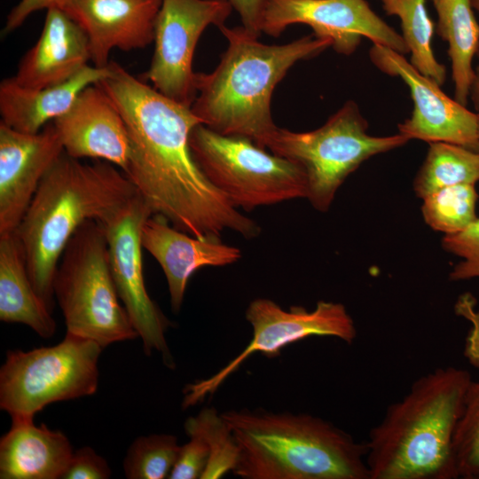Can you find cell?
Instances as JSON below:
<instances>
[{"instance_id":"obj_11","label":"cell","mask_w":479,"mask_h":479,"mask_svg":"<svg viewBox=\"0 0 479 479\" xmlns=\"http://www.w3.org/2000/svg\"><path fill=\"white\" fill-rule=\"evenodd\" d=\"M232 9L228 0H162L145 74L156 90L192 106L197 93L192 59L198 41L208 26L224 25Z\"/></svg>"},{"instance_id":"obj_30","label":"cell","mask_w":479,"mask_h":479,"mask_svg":"<svg viewBox=\"0 0 479 479\" xmlns=\"http://www.w3.org/2000/svg\"><path fill=\"white\" fill-rule=\"evenodd\" d=\"M443 247L461 258L450 272L452 281L479 278V217L462 232L444 235Z\"/></svg>"},{"instance_id":"obj_15","label":"cell","mask_w":479,"mask_h":479,"mask_svg":"<svg viewBox=\"0 0 479 479\" xmlns=\"http://www.w3.org/2000/svg\"><path fill=\"white\" fill-rule=\"evenodd\" d=\"M63 153L52 122L36 133L0 122V236L16 232L43 177Z\"/></svg>"},{"instance_id":"obj_18","label":"cell","mask_w":479,"mask_h":479,"mask_svg":"<svg viewBox=\"0 0 479 479\" xmlns=\"http://www.w3.org/2000/svg\"><path fill=\"white\" fill-rule=\"evenodd\" d=\"M142 245L165 274L171 309L176 313L182 307L187 284L195 271L205 266L232 264L241 258L240 249L224 244L221 236H192L159 215H151L145 222Z\"/></svg>"},{"instance_id":"obj_32","label":"cell","mask_w":479,"mask_h":479,"mask_svg":"<svg viewBox=\"0 0 479 479\" xmlns=\"http://www.w3.org/2000/svg\"><path fill=\"white\" fill-rule=\"evenodd\" d=\"M111 468L92 448L85 446L73 453L62 479H106Z\"/></svg>"},{"instance_id":"obj_29","label":"cell","mask_w":479,"mask_h":479,"mask_svg":"<svg viewBox=\"0 0 479 479\" xmlns=\"http://www.w3.org/2000/svg\"><path fill=\"white\" fill-rule=\"evenodd\" d=\"M458 477L479 479V381L470 382L453 436Z\"/></svg>"},{"instance_id":"obj_25","label":"cell","mask_w":479,"mask_h":479,"mask_svg":"<svg viewBox=\"0 0 479 479\" xmlns=\"http://www.w3.org/2000/svg\"><path fill=\"white\" fill-rule=\"evenodd\" d=\"M388 15L400 19L402 37L409 52L411 64L440 86L446 78L445 67L435 57L432 41L435 25L426 7V0H381Z\"/></svg>"},{"instance_id":"obj_7","label":"cell","mask_w":479,"mask_h":479,"mask_svg":"<svg viewBox=\"0 0 479 479\" xmlns=\"http://www.w3.org/2000/svg\"><path fill=\"white\" fill-rule=\"evenodd\" d=\"M367 129L358 106L349 100L316 130L295 132L278 127L266 149L304 169L307 199L318 211L326 212L340 186L364 161L409 141L399 133L371 136Z\"/></svg>"},{"instance_id":"obj_23","label":"cell","mask_w":479,"mask_h":479,"mask_svg":"<svg viewBox=\"0 0 479 479\" xmlns=\"http://www.w3.org/2000/svg\"><path fill=\"white\" fill-rule=\"evenodd\" d=\"M437 14L436 33L448 43L454 99L467 106L475 78L472 66L479 50V23L472 0H431Z\"/></svg>"},{"instance_id":"obj_24","label":"cell","mask_w":479,"mask_h":479,"mask_svg":"<svg viewBox=\"0 0 479 479\" xmlns=\"http://www.w3.org/2000/svg\"><path fill=\"white\" fill-rule=\"evenodd\" d=\"M479 181V153L446 142L429 143L425 161L417 173L413 188L418 197L442 188Z\"/></svg>"},{"instance_id":"obj_1","label":"cell","mask_w":479,"mask_h":479,"mask_svg":"<svg viewBox=\"0 0 479 479\" xmlns=\"http://www.w3.org/2000/svg\"><path fill=\"white\" fill-rule=\"evenodd\" d=\"M98 84L121 113L130 153L124 174L152 215L166 218L197 238L232 230L246 239L259 224L240 213L208 179L195 161L190 135L201 124L190 106L177 103L138 80L116 62Z\"/></svg>"},{"instance_id":"obj_8","label":"cell","mask_w":479,"mask_h":479,"mask_svg":"<svg viewBox=\"0 0 479 479\" xmlns=\"http://www.w3.org/2000/svg\"><path fill=\"white\" fill-rule=\"evenodd\" d=\"M193 158L212 185L236 208L247 212L308 196L304 169L249 138L225 136L203 124L190 135Z\"/></svg>"},{"instance_id":"obj_19","label":"cell","mask_w":479,"mask_h":479,"mask_svg":"<svg viewBox=\"0 0 479 479\" xmlns=\"http://www.w3.org/2000/svg\"><path fill=\"white\" fill-rule=\"evenodd\" d=\"M91 60L83 29L62 9L51 7L37 42L20 59L12 80L30 90L68 81Z\"/></svg>"},{"instance_id":"obj_12","label":"cell","mask_w":479,"mask_h":479,"mask_svg":"<svg viewBox=\"0 0 479 479\" xmlns=\"http://www.w3.org/2000/svg\"><path fill=\"white\" fill-rule=\"evenodd\" d=\"M152 215L139 194L102 224L109 264L119 297L141 338L144 351L160 352L165 365L174 367L165 333L170 322L147 293L142 260V228Z\"/></svg>"},{"instance_id":"obj_27","label":"cell","mask_w":479,"mask_h":479,"mask_svg":"<svg viewBox=\"0 0 479 479\" xmlns=\"http://www.w3.org/2000/svg\"><path fill=\"white\" fill-rule=\"evenodd\" d=\"M475 185L447 186L423 198L421 212L428 225L445 235L462 232L476 218Z\"/></svg>"},{"instance_id":"obj_17","label":"cell","mask_w":479,"mask_h":479,"mask_svg":"<svg viewBox=\"0 0 479 479\" xmlns=\"http://www.w3.org/2000/svg\"><path fill=\"white\" fill-rule=\"evenodd\" d=\"M162 0H67L62 6L86 33L95 67H106L114 49L131 51L153 42Z\"/></svg>"},{"instance_id":"obj_14","label":"cell","mask_w":479,"mask_h":479,"mask_svg":"<svg viewBox=\"0 0 479 479\" xmlns=\"http://www.w3.org/2000/svg\"><path fill=\"white\" fill-rule=\"evenodd\" d=\"M369 58L378 69L401 78L409 88L413 110L398 124L399 134L409 140L446 142L478 152V114L447 96L439 84L421 74L403 54L373 43Z\"/></svg>"},{"instance_id":"obj_6","label":"cell","mask_w":479,"mask_h":479,"mask_svg":"<svg viewBox=\"0 0 479 479\" xmlns=\"http://www.w3.org/2000/svg\"><path fill=\"white\" fill-rule=\"evenodd\" d=\"M67 333L108 345L138 337L110 269L103 225L85 222L68 241L53 279Z\"/></svg>"},{"instance_id":"obj_3","label":"cell","mask_w":479,"mask_h":479,"mask_svg":"<svg viewBox=\"0 0 479 479\" xmlns=\"http://www.w3.org/2000/svg\"><path fill=\"white\" fill-rule=\"evenodd\" d=\"M137 194L122 170L101 160L86 163L64 153L45 174L15 232L51 311L53 279L72 236L87 221L106 224Z\"/></svg>"},{"instance_id":"obj_2","label":"cell","mask_w":479,"mask_h":479,"mask_svg":"<svg viewBox=\"0 0 479 479\" xmlns=\"http://www.w3.org/2000/svg\"><path fill=\"white\" fill-rule=\"evenodd\" d=\"M228 46L210 73H196V98L191 106L213 131L251 139L266 149L278 129L271 112L272 93L297 62L332 47L313 34L285 44H265L243 26L218 27Z\"/></svg>"},{"instance_id":"obj_36","label":"cell","mask_w":479,"mask_h":479,"mask_svg":"<svg viewBox=\"0 0 479 479\" xmlns=\"http://www.w3.org/2000/svg\"><path fill=\"white\" fill-rule=\"evenodd\" d=\"M478 138H479V113H478ZM478 153H479V149H478Z\"/></svg>"},{"instance_id":"obj_31","label":"cell","mask_w":479,"mask_h":479,"mask_svg":"<svg viewBox=\"0 0 479 479\" xmlns=\"http://www.w3.org/2000/svg\"><path fill=\"white\" fill-rule=\"evenodd\" d=\"M190 440L181 446L169 479H198L205 471L209 450L198 436H189Z\"/></svg>"},{"instance_id":"obj_4","label":"cell","mask_w":479,"mask_h":479,"mask_svg":"<svg viewBox=\"0 0 479 479\" xmlns=\"http://www.w3.org/2000/svg\"><path fill=\"white\" fill-rule=\"evenodd\" d=\"M469 372L439 367L391 404L366 444L369 479H454L452 444Z\"/></svg>"},{"instance_id":"obj_16","label":"cell","mask_w":479,"mask_h":479,"mask_svg":"<svg viewBox=\"0 0 479 479\" xmlns=\"http://www.w3.org/2000/svg\"><path fill=\"white\" fill-rule=\"evenodd\" d=\"M64 153L110 162L125 172L130 143L125 122L97 83L83 89L70 109L52 122Z\"/></svg>"},{"instance_id":"obj_35","label":"cell","mask_w":479,"mask_h":479,"mask_svg":"<svg viewBox=\"0 0 479 479\" xmlns=\"http://www.w3.org/2000/svg\"><path fill=\"white\" fill-rule=\"evenodd\" d=\"M472 6L474 10L479 13V0H472ZM476 54L479 58V50ZM470 98L475 109L479 113V65L475 70V78L471 87Z\"/></svg>"},{"instance_id":"obj_10","label":"cell","mask_w":479,"mask_h":479,"mask_svg":"<svg viewBox=\"0 0 479 479\" xmlns=\"http://www.w3.org/2000/svg\"><path fill=\"white\" fill-rule=\"evenodd\" d=\"M253 329V337L245 349L208 378L186 385L182 402L188 408L213 395L252 355L267 357L280 355L289 344L310 336H330L347 343L357 337L354 320L340 302L319 301L312 310L302 306L284 310L267 298L253 300L245 312Z\"/></svg>"},{"instance_id":"obj_20","label":"cell","mask_w":479,"mask_h":479,"mask_svg":"<svg viewBox=\"0 0 479 479\" xmlns=\"http://www.w3.org/2000/svg\"><path fill=\"white\" fill-rule=\"evenodd\" d=\"M111 74V67L87 66L60 84L30 90L20 86L12 77L0 83L1 122L22 132L36 133L67 113L80 92Z\"/></svg>"},{"instance_id":"obj_9","label":"cell","mask_w":479,"mask_h":479,"mask_svg":"<svg viewBox=\"0 0 479 479\" xmlns=\"http://www.w3.org/2000/svg\"><path fill=\"white\" fill-rule=\"evenodd\" d=\"M103 348L66 334L61 342L28 351L9 350L0 369V408L12 420H33L51 403L93 395Z\"/></svg>"},{"instance_id":"obj_22","label":"cell","mask_w":479,"mask_h":479,"mask_svg":"<svg viewBox=\"0 0 479 479\" xmlns=\"http://www.w3.org/2000/svg\"><path fill=\"white\" fill-rule=\"evenodd\" d=\"M51 313L33 286L16 232L0 236V320L51 338L56 331Z\"/></svg>"},{"instance_id":"obj_28","label":"cell","mask_w":479,"mask_h":479,"mask_svg":"<svg viewBox=\"0 0 479 479\" xmlns=\"http://www.w3.org/2000/svg\"><path fill=\"white\" fill-rule=\"evenodd\" d=\"M181 446L173 435L153 434L137 438L123 460L129 479H164L177 460Z\"/></svg>"},{"instance_id":"obj_5","label":"cell","mask_w":479,"mask_h":479,"mask_svg":"<svg viewBox=\"0 0 479 479\" xmlns=\"http://www.w3.org/2000/svg\"><path fill=\"white\" fill-rule=\"evenodd\" d=\"M240 448L244 479H369L366 444L321 418L290 412H221Z\"/></svg>"},{"instance_id":"obj_13","label":"cell","mask_w":479,"mask_h":479,"mask_svg":"<svg viewBox=\"0 0 479 479\" xmlns=\"http://www.w3.org/2000/svg\"><path fill=\"white\" fill-rule=\"evenodd\" d=\"M294 24L310 27L316 37L330 39L342 55L354 53L362 37L403 55L409 52L402 35L365 0H268L262 33L279 36Z\"/></svg>"},{"instance_id":"obj_26","label":"cell","mask_w":479,"mask_h":479,"mask_svg":"<svg viewBox=\"0 0 479 479\" xmlns=\"http://www.w3.org/2000/svg\"><path fill=\"white\" fill-rule=\"evenodd\" d=\"M186 435L200 436L208 445L209 458L200 479H219L234 470L240 458L235 437L221 413L212 407L203 408L185 422Z\"/></svg>"},{"instance_id":"obj_21","label":"cell","mask_w":479,"mask_h":479,"mask_svg":"<svg viewBox=\"0 0 479 479\" xmlns=\"http://www.w3.org/2000/svg\"><path fill=\"white\" fill-rule=\"evenodd\" d=\"M73 449L60 431L33 420H12L0 440L1 479H62Z\"/></svg>"},{"instance_id":"obj_33","label":"cell","mask_w":479,"mask_h":479,"mask_svg":"<svg viewBox=\"0 0 479 479\" xmlns=\"http://www.w3.org/2000/svg\"><path fill=\"white\" fill-rule=\"evenodd\" d=\"M67 0H20L7 16L3 34L17 29L33 12L51 7L62 8Z\"/></svg>"},{"instance_id":"obj_34","label":"cell","mask_w":479,"mask_h":479,"mask_svg":"<svg viewBox=\"0 0 479 479\" xmlns=\"http://www.w3.org/2000/svg\"><path fill=\"white\" fill-rule=\"evenodd\" d=\"M239 13L242 26L260 36L262 22L268 0H228Z\"/></svg>"}]
</instances>
